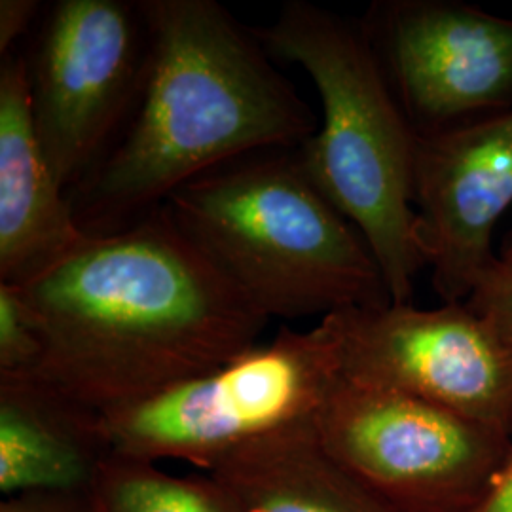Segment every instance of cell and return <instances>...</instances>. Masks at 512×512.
Masks as SVG:
<instances>
[{
    "label": "cell",
    "mask_w": 512,
    "mask_h": 512,
    "mask_svg": "<svg viewBox=\"0 0 512 512\" xmlns=\"http://www.w3.org/2000/svg\"><path fill=\"white\" fill-rule=\"evenodd\" d=\"M512 205V110L418 135L416 241L446 304L467 302L499 256L495 224Z\"/></svg>",
    "instance_id": "cell-10"
},
{
    "label": "cell",
    "mask_w": 512,
    "mask_h": 512,
    "mask_svg": "<svg viewBox=\"0 0 512 512\" xmlns=\"http://www.w3.org/2000/svg\"><path fill=\"white\" fill-rule=\"evenodd\" d=\"M164 207L268 319L391 304L370 245L313 183L298 147L234 158L181 186Z\"/></svg>",
    "instance_id": "cell-3"
},
{
    "label": "cell",
    "mask_w": 512,
    "mask_h": 512,
    "mask_svg": "<svg viewBox=\"0 0 512 512\" xmlns=\"http://www.w3.org/2000/svg\"><path fill=\"white\" fill-rule=\"evenodd\" d=\"M44 338L38 376L107 414L258 344L272 321L184 236L164 205L126 230L84 236L16 285Z\"/></svg>",
    "instance_id": "cell-1"
},
{
    "label": "cell",
    "mask_w": 512,
    "mask_h": 512,
    "mask_svg": "<svg viewBox=\"0 0 512 512\" xmlns=\"http://www.w3.org/2000/svg\"><path fill=\"white\" fill-rule=\"evenodd\" d=\"M44 12L38 0H0V57L16 50L38 16Z\"/></svg>",
    "instance_id": "cell-18"
},
{
    "label": "cell",
    "mask_w": 512,
    "mask_h": 512,
    "mask_svg": "<svg viewBox=\"0 0 512 512\" xmlns=\"http://www.w3.org/2000/svg\"><path fill=\"white\" fill-rule=\"evenodd\" d=\"M361 23L418 135L512 110V19L456 0H382Z\"/></svg>",
    "instance_id": "cell-9"
},
{
    "label": "cell",
    "mask_w": 512,
    "mask_h": 512,
    "mask_svg": "<svg viewBox=\"0 0 512 512\" xmlns=\"http://www.w3.org/2000/svg\"><path fill=\"white\" fill-rule=\"evenodd\" d=\"M330 458L401 512H469L512 437L416 397L340 378L315 418Z\"/></svg>",
    "instance_id": "cell-7"
},
{
    "label": "cell",
    "mask_w": 512,
    "mask_h": 512,
    "mask_svg": "<svg viewBox=\"0 0 512 512\" xmlns=\"http://www.w3.org/2000/svg\"><path fill=\"white\" fill-rule=\"evenodd\" d=\"M147 69L103 164L69 192L86 236H109L203 173L262 148L300 147L317 116L253 33L215 0H143Z\"/></svg>",
    "instance_id": "cell-2"
},
{
    "label": "cell",
    "mask_w": 512,
    "mask_h": 512,
    "mask_svg": "<svg viewBox=\"0 0 512 512\" xmlns=\"http://www.w3.org/2000/svg\"><path fill=\"white\" fill-rule=\"evenodd\" d=\"M44 357L37 317L16 285L0 283V376H33Z\"/></svg>",
    "instance_id": "cell-15"
},
{
    "label": "cell",
    "mask_w": 512,
    "mask_h": 512,
    "mask_svg": "<svg viewBox=\"0 0 512 512\" xmlns=\"http://www.w3.org/2000/svg\"><path fill=\"white\" fill-rule=\"evenodd\" d=\"M97 512H230L209 475L177 476L112 452L92 490Z\"/></svg>",
    "instance_id": "cell-14"
},
{
    "label": "cell",
    "mask_w": 512,
    "mask_h": 512,
    "mask_svg": "<svg viewBox=\"0 0 512 512\" xmlns=\"http://www.w3.org/2000/svg\"><path fill=\"white\" fill-rule=\"evenodd\" d=\"M253 33L275 61L300 65L313 80L323 122L298 147L302 164L370 245L391 304H410L425 268L414 209L418 133L363 23L291 0Z\"/></svg>",
    "instance_id": "cell-4"
},
{
    "label": "cell",
    "mask_w": 512,
    "mask_h": 512,
    "mask_svg": "<svg viewBox=\"0 0 512 512\" xmlns=\"http://www.w3.org/2000/svg\"><path fill=\"white\" fill-rule=\"evenodd\" d=\"M25 55L33 124L55 179L73 192L103 164L141 92L143 0H57Z\"/></svg>",
    "instance_id": "cell-6"
},
{
    "label": "cell",
    "mask_w": 512,
    "mask_h": 512,
    "mask_svg": "<svg viewBox=\"0 0 512 512\" xmlns=\"http://www.w3.org/2000/svg\"><path fill=\"white\" fill-rule=\"evenodd\" d=\"M0 512H97L92 492H25L4 497Z\"/></svg>",
    "instance_id": "cell-17"
},
{
    "label": "cell",
    "mask_w": 512,
    "mask_h": 512,
    "mask_svg": "<svg viewBox=\"0 0 512 512\" xmlns=\"http://www.w3.org/2000/svg\"><path fill=\"white\" fill-rule=\"evenodd\" d=\"M467 304L512 334V258L495 260Z\"/></svg>",
    "instance_id": "cell-16"
},
{
    "label": "cell",
    "mask_w": 512,
    "mask_h": 512,
    "mask_svg": "<svg viewBox=\"0 0 512 512\" xmlns=\"http://www.w3.org/2000/svg\"><path fill=\"white\" fill-rule=\"evenodd\" d=\"M112 454L105 418L38 376H0V492H92Z\"/></svg>",
    "instance_id": "cell-12"
},
{
    "label": "cell",
    "mask_w": 512,
    "mask_h": 512,
    "mask_svg": "<svg viewBox=\"0 0 512 512\" xmlns=\"http://www.w3.org/2000/svg\"><path fill=\"white\" fill-rule=\"evenodd\" d=\"M86 234L38 143L25 55L0 61V283L23 285Z\"/></svg>",
    "instance_id": "cell-11"
},
{
    "label": "cell",
    "mask_w": 512,
    "mask_h": 512,
    "mask_svg": "<svg viewBox=\"0 0 512 512\" xmlns=\"http://www.w3.org/2000/svg\"><path fill=\"white\" fill-rule=\"evenodd\" d=\"M469 512H512V452L486 494Z\"/></svg>",
    "instance_id": "cell-19"
},
{
    "label": "cell",
    "mask_w": 512,
    "mask_h": 512,
    "mask_svg": "<svg viewBox=\"0 0 512 512\" xmlns=\"http://www.w3.org/2000/svg\"><path fill=\"white\" fill-rule=\"evenodd\" d=\"M501 258H512V234L509 236V239L505 241V245H503V253H501Z\"/></svg>",
    "instance_id": "cell-20"
},
{
    "label": "cell",
    "mask_w": 512,
    "mask_h": 512,
    "mask_svg": "<svg viewBox=\"0 0 512 512\" xmlns=\"http://www.w3.org/2000/svg\"><path fill=\"white\" fill-rule=\"evenodd\" d=\"M340 366L329 329L281 327L268 344L103 414L112 452L160 463L188 461L207 473L239 448L313 423Z\"/></svg>",
    "instance_id": "cell-5"
},
{
    "label": "cell",
    "mask_w": 512,
    "mask_h": 512,
    "mask_svg": "<svg viewBox=\"0 0 512 512\" xmlns=\"http://www.w3.org/2000/svg\"><path fill=\"white\" fill-rule=\"evenodd\" d=\"M313 423L251 442L207 473L228 511L401 512L330 458Z\"/></svg>",
    "instance_id": "cell-13"
},
{
    "label": "cell",
    "mask_w": 512,
    "mask_h": 512,
    "mask_svg": "<svg viewBox=\"0 0 512 512\" xmlns=\"http://www.w3.org/2000/svg\"><path fill=\"white\" fill-rule=\"evenodd\" d=\"M321 323L344 380L437 404L512 437V334L467 302L349 308Z\"/></svg>",
    "instance_id": "cell-8"
}]
</instances>
